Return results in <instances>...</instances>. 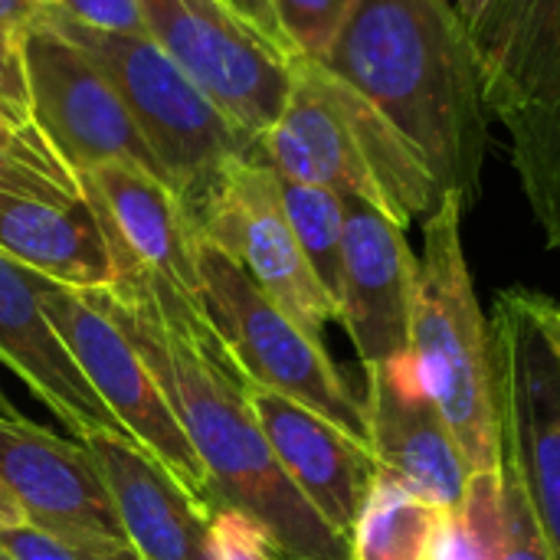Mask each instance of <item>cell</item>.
<instances>
[{
    "instance_id": "cell-1",
    "label": "cell",
    "mask_w": 560,
    "mask_h": 560,
    "mask_svg": "<svg viewBox=\"0 0 560 560\" xmlns=\"http://www.w3.org/2000/svg\"><path fill=\"white\" fill-rule=\"evenodd\" d=\"M95 289L187 433L210 489V515L236 509L259 522L285 560H348L341 538L292 486L246 397V374L200 302L135 262H112Z\"/></svg>"
},
{
    "instance_id": "cell-2",
    "label": "cell",
    "mask_w": 560,
    "mask_h": 560,
    "mask_svg": "<svg viewBox=\"0 0 560 560\" xmlns=\"http://www.w3.org/2000/svg\"><path fill=\"white\" fill-rule=\"evenodd\" d=\"M423 158L440 197L482 190L489 112L463 13L450 0H361L322 59Z\"/></svg>"
},
{
    "instance_id": "cell-3",
    "label": "cell",
    "mask_w": 560,
    "mask_h": 560,
    "mask_svg": "<svg viewBox=\"0 0 560 560\" xmlns=\"http://www.w3.org/2000/svg\"><path fill=\"white\" fill-rule=\"evenodd\" d=\"M459 197L446 194L423 220L410 308V358L440 407L469 472L502 469V423L489 325L479 308L466 249Z\"/></svg>"
},
{
    "instance_id": "cell-4",
    "label": "cell",
    "mask_w": 560,
    "mask_h": 560,
    "mask_svg": "<svg viewBox=\"0 0 560 560\" xmlns=\"http://www.w3.org/2000/svg\"><path fill=\"white\" fill-rule=\"evenodd\" d=\"M486 112L502 121L528 207L560 246V0H476L459 10Z\"/></svg>"
},
{
    "instance_id": "cell-5",
    "label": "cell",
    "mask_w": 560,
    "mask_h": 560,
    "mask_svg": "<svg viewBox=\"0 0 560 560\" xmlns=\"http://www.w3.org/2000/svg\"><path fill=\"white\" fill-rule=\"evenodd\" d=\"M39 16L75 43L115 85L190 220H197L233 158L259 154V141L243 135L148 33L89 30L62 10H39Z\"/></svg>"
},
{
    "instance_id": "cell-6",
    "label": "cell",
    "mask_w": 560,
    "mask_h": 560,
    "mask_svg": "<svg viewBox=\"0 0 560 560\" xmlns=\"http://www.w3.org/2000/svg\"><path fill=\"white\" fill-rule=\"evenodd\" d=\"M489 345L502 463L560 560V305L522 285L499 292Z\"/></svg>"
},
{
    "instance_id": "cell-7",
    "label": "cell",
    "mask_w": 560,
    "mask_h": 560,
    "mask_svg": "<svg viewBox=\"0 0 560 560\" xmlns=\"http://www.w3.org/2000/svg\"><path fill=\"white\" fill-rule=\"evenodd\" d=\"M197 279L203 315L253 384L315 410L371 450L364 400L331 364L322 338L308 335L226 253L200 236Z\"/></svg>"
},
{
    "instance_id": "cell-8",
    "label": "cell",
    "mask_w": 560,
    "mask_h": 560,
    "mask_svg": "<svg viewBox=\"0 0 560 560\" xmlns=\"http://www.w3.org/2000/svg\"><path fill=\"white\" fill-rule=\"evenodd\" d=\"M36 292L52 331L66 345L92 390L102 397V404L125 427L128 440L158 466H164L190 492V499L210 512L207 472L187 433L180 430L148 364L141 361L121 325L112 318V312L102 305L95 289H72L39 276Z\"/></svg>"
},
{
    "instance_id": "cell-9",
    "label": "cell",
    "mask_w": 560,
    "mask_h": 560,
    "mask_svg": "<svg viewBox=\"0 0 560 560\" xmlns=\"http://www.w3.org/2000/svg\"><path fill=\"white\" fill-rule=\"evenodd\" d=\"M144 33L200 85V92L253 141L282 115L295 52L223 0H138Z\"/></svg>"
},
{
    "instance_id": "cell-10",
    "label": "cell",
    "mask_w": 560,
    "mask_h": 560,
    "mask_svg": "<svg viewBox=\"0 0 560 560\" xmlns=\"http://www.w3.org/2000/svg\"><path fill=\"white\" fill-rule=\"evenodd\" d=\"M20 59L33 118L75 177L98 164H131L167 184L115 85L39 10L20 30Z\"/></svg>"
},
{
    "instance_id": "cell-11",
    "label": "cell",
    "mask_w": 560,
    "mask_h": 560,
    "mask_svg": "<svg viewBox=\"0 0 560 560\" xmlns=\"http://www.w3.org/2000/svg\"><path fill=\"white\" fill-rule=\"evenodd\" d=\"M194 226L200 240L226 253L308 335L322 338L325 325L338 322V305L315 279L292 233L279 174L262 151L233 158L220 171Z\"/></svg>"
},
{
    "instance_id": "cell-12",
    "label": "cell",
    "mask_w": 560,
    "mask_h": 560,
    "mask_svg": "<svg viewBox=\"0 0 560 560\" xmlns=\"http://www.w3.org/2000/svg\"><path fill=\"white\" fill-rule=\"evenodd\" d=\"M0 482L23 505L26 525L46 535L128 545L102 469L79 440H59L30 420H0Z\"/></svg>"
},
{
    "instance_id": "cell-13",
    "label": "cell",
    "mask_w": 560,
    "mask_h": 560,
    "mask_svg": "<svg viewBox=\"0 0 560 560\" xmlns=\"http://www.w3.org/2000/svg\"><path fill=\"white\" fill-rule=\"evenodd\" d=\"M368 443L377 472L407 492L453 512L469 486V466L430 400L410 351L387 364L364 368Z\"/></svg>"
},
{
    "instance_id": "cell-14",
    "label": "cell",
    "mask_w": 560,
    "mask_h": 560,
    "mask_svg": "<svg viewBox=\"0 0 560 560\" xmlns=\"http://www.w3.org/2000/svg\"><path fill=\"white\" fill-rule=\"evenodd\" d=\"M417 256L404 230L377 207L345 197V266L338 322L364 368L410 351Z\"/></svg>"
},
{
    "instance_id": "cell-15",
    "label": "cell",
    "mask_w": 560,
    "mask_h": 560,
    "mask_svg": "<svg viewBox=\"0 0 560 560\" xmlns=\"http://www.w3.org/2000/svg\"><path fill=\"white\" fill-rule=\"evenodd\" d=\"M79 187L98 220L112 262L158 272L200 302L197 226L164 180L131 164H98L79 174Z\"/></svg>"
},
{
    "instance_id": "cell-16",
    "label": "cell",
    "mask_w": 560,
    "mask_h": 560,
    "mask_svg": "<svg viewBox=\"0 0 560 560\" xmlns=\"http://www.w3.org/2000/svg\"><path fill=\"white\" fill-rule=\"evenodd\" d=\"M246 397L292 486L341 538H348L377 479L374 453L315 410L266 390L249 377Z\"/></svg>"
},
{
    "instance_id": "cell-17",
    "label": "cell",
    "mask_w": 560,
    "mask_h": 560,
    "mask_svg": "<svg viewBox=\"0 0 560 560\" xmlns=\"http://www.w3.org/2000/svg\"><path fill=\"white\" fill-rule=\"evenodd\" d=\"M36 279L39 272L0 253V361L75 433V440L89 433L128 440L125 427L92 390L43 315Z\"/></svg>"
},
{
    "instance_id": "cell-18",
    "label": "cell",
    "mask_w": 560,
    "mask_h": 560,
    "mask_svg": "<svg viewBox=\"0 0 560 560\" xmlns=\"http://www.w3.org/2000/svg\"><path fill=\"white\" fill-rule=\"evenodd\" d=\"M79 443L98 463L138 560H203L210 512L164 466L115 433H89Z\"/></svg>"
},
{
    "instance_id": "cell-19",
    "label": "cell",
    "mask_w": 560,
    "mask_h": 560,
    "mask_svg": "<svg viewBox=\"0 0 560 560\" xmlns=\"http://www.w3.org/2000/svg\"><path fill=\"white\" fill-rule=\"evenodd\" d=\"M0 253L72 289L112 285V256L89 203L0 194Z\"/></svg>"
},
{
    "instance_id": "cell-20",
    "label": "cell",
    "mask_w": 560,
    "mask_h": 560,
    "mask_svg": "<svg viewBox=\"0 0 560 560\" xmlns=\"http://www.w3.org/2000/svg\"><path fill=\"white\" fill-rule=\"evenodd\" d=\"M443 525L446 509L377 472L348 535V560H433Z\"/></svg>"
},
{
    "instance_id": "cell-21",
    "label": "cell",
    "mask_w": 560,
    "mask_h": 560,
    "mask_svg": "<svg viewBox=\"0 0 560 560\" xmlns=\"http://www.w3.org/2000/svg\"><path fill=\"white\" fill-rule=\"evenodd\" d=\"M282 207L292 223V233L328 292V299L338 305L341 299V266H345V197L318 187V184H299L279 177Z\"/></svg>"
},
{
    "instance_id": "cell-22",
    "label": "cell",
    "mask_w": 560,
    "mask_h": 560,
    "mask_svg": "<svg viewBox=\"0 0 560 560\" xmlns=\"http://www.w3.org/2000/svg\"><path fill=\"white\" fill-rule=\"evenodd\" d=\"M505 541V502L502 469L472 472L463 502L446 512V525L433 560H502Z\"/></svg>"
},
{
    "instance_id": "cell-23",
    "label": "cell",
    "mask_w": 560,
    "mask_h": 560,
    "mask_svg": "<svg viewBox=\"0 0 560 560\" xmlns=\"http://www.w3.org/2000/svg\"><path fill=\"white\" fill-rule=\"evenodd\" d=\"M361 0H272L279 30L292 52L322 62Z\"/></svg>"
},
{
    "instance_id": "cell-24",
    "label": "cell",
    "mask_w": 560,
    "mask_h": 560,
    "mask_svg": "<svg viewBox=\"0 0 560 560\" xmlns=\"http://www.w3.org/2000/svg\"><path fill=\"white\" fill-rule=\"evenodd\" d=\"M203 560H285L272 545L269 532L236 509H220L210 515Z\"/></svg>"
},
{
    "instance_id": "cell-25",
    "label": "cell",
    "mask_w": 560,
    "mask_h": 560,
    "mask_svg": "<svg viewBox=\"0 0 560 560\" xmlns=\"http://www.w3.org/2000/svg\"><path fill=\"white\" fill-rule=\"evenodd\" d=\"M0 551L13 560H138L131 545H75L33 525L0 532Z\"/></svg>"
},
{
    "instance_id": "cell-26",
    "label": "cell",
    "mask_w": 560,
    "mask_h": 560,
    "mask_svg": "<svg viewBox=\"0 0 560 560\" xmlns=\"http://www.w3.org/2000/svg\"><path fill=\"white\" fill-rule=\"evenodd\" d=\"M502 502H505V541H502V560H558L518 479L502 463Z\"/></svg>"
},
{
    "instance_id": "cell-27",
    "label": "cell",
    "mask_w": 560,
    "mask_h": 560,
    "mask_svg": "<svg viewBox=\"0 0 560 560\" xmlns=\"http://www.w3.org/2000/svg\"><path fill=\"white\" fill-rule=\"evenodd\" d=\"M0 194H13V197H33V200H46V203H85V197L72 194L69 187H62L59 180H52L46 171H39L36 164H30L26 158L0 148Z\"/></svg>"
},
{
    "instance_id": "cell-28",
    "label": "cell",
    "mask_w": 560,
    "mask_h": 560,
    "mask_svg": "<svg viewBox=\"0 0 560 560\" xmlns=\"http://www.w3.org/2000/svg\"><path fill=\"white\" fill-rule=\"evenodd\" d=\"M66 16L102 33H144L138 0H62Z\"/></svg>"
},
{
    "instance_id": "cell-29",
    "label": "cell",
    "mask_w": 560,
    "mask_h": 560,
    "mask_svg": "<svg viewBox=\"0 0 560 560\" xmlns=\"http://www.w3.org/2000/svg\"><path fill=\"white\" fill-rule=\"evenodd\" d=\"M230 10H236L243 20H249L256 30H262L272 43H279L282 49H289L292 52V46L285 43V36H282V30H279V20H276V10H272V0H223ZM299 56V52H295Z\"/></svg>"
},
{
    "instance_id": "cell-30",
    "label": "cell",
    "mask_w": 560,
    "mask_h": 560,
    "mask_svg": "<svg viewBox=\"0 0 560 560\" xmlns=\"http://www.w3.org/2000/svg\"><path fill=\"white\" fill-rule=\"evenodd\" d=\"M33 13V0H0V30H23Z\"/></svg>"
},
{
    "instance_id": "cell-31",
    "label": "cell",
    "mask_w": 560,
    "mask_h": 560,
    "mask_svg": "<svg viewBox=\"0 0 560 560\" xmlns=\"http://www.w3.org/2000/svg\"><path fill=\"white\" fill-rule=\"evenodd\" d=\"M20 525H26V512H23V505L16 502V495L7 489V482H0V532L20 528Z\"/></svg>"
},
{
    "instance_id": "cell-32",
    "label": "cell",
    "mask_w": 560,
    "mask_h": 560,
    "mask_svg": "<svg viewBox=\"0 0 560 560\" xmlns=\"http://www.w3.org/2000/svg\"><path fill=\"white\" fill-rule=\"evenodd\" d=\"M0 420H7V423H20L23 417L16 413V407H10V400L3 397V390H0Z\"/></svg>"
},
{
    "instance_id": "cell-33",
    "label": "cell",
    "mask_w": 560,
    "mask_h": 560,
    "mask_svg": "<svg viewBox=\"0 0 560 560\" xmlns=\"http://www.w3.org/2000/svg\"><path fill=\"white\" fill-rule=\"evenodd\" d=\"M33 7L36 10H56V7H62V0H33Z\"/></svg>"
},
{
    "instance_id": "cell-34",
    "label": "cell",
    "mask_w": 560,
    "mask_h": 560,
    "mask_svg": "<svg viewBox=\"0 0 560 560\" xmlns=\"http://www.w3.org/2000/svg\"><path fill=\"white\" fill-rule=\"evenodd\" d=\"M472 3H476V0H459V10H469Z\"/></svg>"
},
{
    "instance_id": "cell-35",
    "label": "cell",
    "mask_w": 560,
    "mask_h": 560,
    "mask_svg": "<svg viewBox=\"0 0 560 560\" xmlns=\"http://www.w3.org/2000/svg\"><path fill=\"white\" fill-rule=\"evenodd\" d=\"M0 560H13V558H10V555H3V551H0Z\"/></svg>"
}]
</instances>
